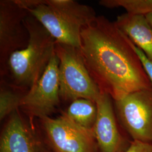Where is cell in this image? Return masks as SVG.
Wrapping results in <instances>:
<instances>
[{
	"label": "cell",
	"mask_w": 152,
	"mask_h": 152,
	"mask_svg": "<svg viewBox=\"0 0 152 152\" xmlns=\"http://www.w3.org/2000/svg\"><path fill=\"white\" fill-rule=\"evenodd\" d=\"M0 152H38L32 134L18 110L10 115L1 133Z\"/></svg>",
	"instance_id": "obj_10"
},
{
	"label": "cell",
	"mask_w": 152,
	"mask_h": 152,
	"mask_svg": "<svg viewBox=\"0 0 152 152\" xmlns=\"http://www.w3.org/2000/svg\"><path fill=\"white\" fill-rule=\"evenodd\" d=\"M114 22L120 31L152 61V27L146 17L126 12L117 16Z\"/></svg>",
	"instance_id": "obj_11"
},
{
	"label": "cell",
	"mask_w": 152,
	"mask_h": 152,
	"mask_svg": "<svg viewBox=\"0 0 152 152\" xmlns=\"http://www.w3.org/2000/svg\"><path fill=\"white\" fill-rule=\"evenodd\" d=\"M124 152H152V143L132 141Z\"/></svg>",
	"instance_id": "obj_17"
},
{
	"label": "cell",
	"mask_w": 152,
	"mask_h": 152,
	"mask_svg": "<svg viewBox=\"0 0 152 152\" xmlns=\"http://www.w3.org/2000/svg\"><path fill=\"white\" fill-rule=\"evenodd\" d=\"M132 45L135 51H136L138 56L139 57L140 59L141 60V63L144 68L147 75L148 76L150 81L152 83V61L150 60L145 54L141 51L140 49H139L135 46L134 44L131 42Z\"/></svg>",
	"instance_id": "obj_16"
},
{
	"label": "cell",
	"mask_w": 152,
	"mask_h": 152,
	"mask_svg": "<svg viewBox=\"0 0 152 152\" xmlns=\"http://www.w3.org/2000/svg\"><path fill=\"white\" fill-rule=\"evenodd\" d=\"M85 64L101 93L113 101L132 92L152 89V83L131 41L103 15L81 32Z\"/></svg>",
	"instance_id": "obj_1"
},
{
	"label": "cell",
	"mask_w": 152,
	"mask_h": 152,
	"mask_svg": "<svg viewBox=\"0 0 152 152\" xmlns=\"http://www.w3.org/2000/svg\"><path fill=\"white\" fill-rule=\"evenodd\" d=\"M39 22L56 42L80 49L81 29L48 5L45 0H15Z\"/></svg>",
	"instance_id": "obj_8"
},
{
	"label": "cell",
	"mask_w": 152,
	"mask_h": 152,
	"mask_svg": "<svg viewBox=\"0 0 152 152\" xmlns=\"http://www.w3.org/2000/svg\"><path fill=\"white\" fill-rule=\"evenodd\" d=\"M28 11L15 0L0 1V62L1 75H4L7 61L14 52L24 49L29 33L24 20Z\"/></svg>",
	"instance_id": "obj_5"
},
{
	"label": "cell",
	"mask_w": 152,
	"mask_h": 152,
	"mask_svg": "<svg viewBox=\"0 0 152 152\" xmlns=\"http://www.w3.org/2000/svg\"><path fill=\"white\" fill-rule=\"evenodd\" d=\"M46 3L76 27L82 29L90 25L96 15L89 6L73 0H45Z\"/></svg>",
	"instance_id": "obj_12"
},
{
	"label": "cell",
	"mask_w": 152,
	"mask_h": 152,
	"mask_svg": "<svg viewBox=\"0 0 152 152\" xmlns=\"http://www.w3.org/2000/svg\"><path fill=\"white\" fill-rule=\"evenodd\" d=\"M28 91L7 83L1 80L0 88V120L10 115L20 107L22 99Z\"/></svg>",
	"instance_id": "obj_14"
},
{
	"label": "cell",
	"mask_w": 152,
	"mask_h": 152,
	"mask_svg": "<svg viewBox=\"0 0 152 152\" xmlns=\"http://www.w3.org/2000/svg\"><path fill=\"white\" fill-rule=\"evenodd\" d=\"M45 130L55 152H97L93 131L77 125L63 114L56 118H41Z\"/></svg>",
	"instance_id": "obj_6"
},
{
	"label": "cell",
	"mask_w": 152,
	"mask_h": 152,
	"mask_svg": "<svg viewBox=\"0 0 152 152\" xmlns=\"http://www.w3.org/2000/svg\"><path fill=\"white\" fill-rule=\"evenodd\" d=\"M118 122L131 141L152 143V88L114 101Z\"/></svg>",
	"instance_id": "obj_4"
},
{
	"label": "cell",
	"mask_w": 152,
	"mask_h": 152,
	"mask_svg": "<svg viewBox=\"0 0 152 152\" xmlns=\"http://www.w3.org/2000/svg\"><path fill=\"white\" fill-rule=\"evenodd\" d=\"M55 52L59 60L60 98L96 102L101 92L87 70L80 49L56 42Z\"/></svg>",
	"instance_id": "obj_3"
},
{
	"label": "cell",
	"mask_w": 152,
	"mask_h": 152,
	"mask_svg": "<svg viewBox=\"0 0 152 152\" xmlns=\"http://www.w3.org/2000/svg\"><path fill=\"white\" fill-rule=\"evenodd\" d=\"M112 100L108 94L101 93L96 101L98 113L93 132L100 152H124L132 141L120 131Z\"/></svg>",
	"instance_id": "obj_9"
},
{
	"label": "cell",
	"mask_w": 152,
	"mask_h": 152,
	"mask_svg": "<svg viewBox=\"0 0 152 152\" xmlns=\"http://www.w3.org/2000/svg\"><path fill=\"white\" fill-rule=\"evenodd\" d=\"M97 113L96 102L86 99H78L72 102L63 114L79 126L93 131Z\"/></svg>",
	"instance_id": "obj_13"
},
{
	"label": "cell",
	"mask_w": 152,
	"mask_h": 152,
	"mask_svg": "<svg viewBox=\"0 0 152 152\" xmlns=\"http://www.w3.org/2000/svg\"><path fill=\"white\" fill-rule=\"evenodd\" d=\"M24 22L29 36L28 44L10 55L5 74L9 71L12 84L28 91L42 76L54 54L56 41L29 13Z\"/></svg>",
	"instance_id": "obj_2"
},
{
	"label": "cell",
	"mask_w": 152,
	"mask_h": 152,
	"mask_svg": "<svg viewBox=\"0 0 152 152\" xmlns=\"http://www.w3.org/2000/svg\"><path fill=\"white\" fill-rule=\"evenodd\" d=\"M59 60L55 52L42 76L25 95L20 108L41 119L48 117L60 102Z\"/></svg>",
	"instance_id": "obj_7"
},
{
	"label": "cell",
	"mask_w": 152,
	"mask_h": 152,
	"mask_svg": "<svg viewBox=\"0 0 152 152\" xmlns=\"http://www.w3.org/2000/svg\"><path fill=\"white\" fill-rule=\"evenodd\" d=\"M145 16L146 17L148 22H149V23L150 24V25L152 27V13L148 14L147 15H145Z\"/></svg>",
	"instance_id": "obj_18"
},
{
	"label": "cell",
	"mask_w": 152,
	"mask_h": 152,
	"mask_svg": "<svg viewBox=\"0 0 152 152\" xmlns=\"http://www.w3.org/2000/svg\"><path fill=\"white\" fill-rule=\"evenodd\" d=\"M99 4L110 9L122 7L131 14L145 16L152 13V0H102Z\"/></svg>",
	"instance_id": "obj_15"
}]
</instances>
